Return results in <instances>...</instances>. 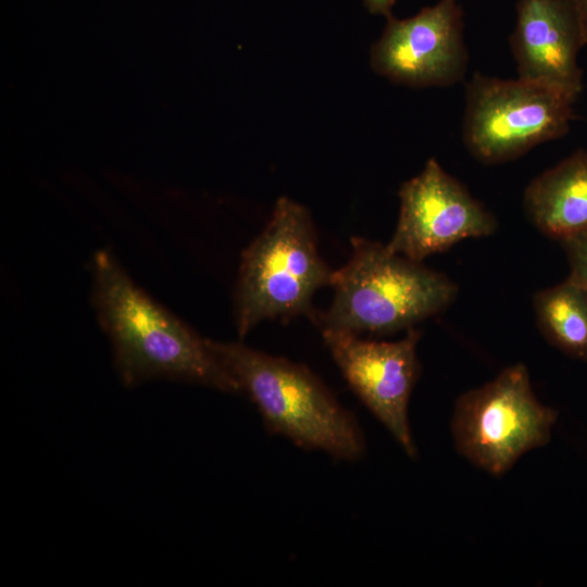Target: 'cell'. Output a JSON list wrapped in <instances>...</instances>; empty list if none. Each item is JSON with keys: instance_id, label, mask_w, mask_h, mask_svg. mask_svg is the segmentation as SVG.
<instances>
[{"instance_id": "1", "label": "cell", "mask_w": 587, "mask_h": 587, "mask_svg": "<svg viewBox=\"0 0 587 587\" xmlns=\"http://www.w3.org/2000/svg\"><path fill=\"white\" fill-rule=\"evenodd\" d=\"M91 298L124 385L170 379L240 391L207 338L141 290L108 251L93 257Z\"/></svg>"}, {"instance_id": "2", "label": "cell", "mask_w": 587, "mask_h": 587, "mask_svg": "<svg viewBox=\"0 0 587 587\" xmlns=\"http://www.w3.org/2000/svg\"><path fill=\"white\" fill-rule=\"evenodd\" d=\"M207 342L257 405L270 432L342 461L364 454L355 417L307 366L240 342Z\"/></svg>"}, {"instance_id": "3", "label": "cell", "mask_w": 587, "mask_h": 587, "mask_svg": "<svg viewBox=\"0 0 587 587\" xmlns=\"http://www.w3.org/2000/svg\"><path fill=\"white\" fill-rule=\"evenodd\" d=\"M351 246L348 262L334 271L330 307L311 317L320 329L390 334L414 327L454 300L457 285L423 262L362 237H353Z\"/></svg>"}, {"instance_id": "4", "label": "cell", "mask_w": 587, "mask_h": 587, "mask_svg": "<svg viewBox=\"0 0 587 587\" xmlns=\"http://www.w3.org/2000/svg\"><path fill=\"white\" fill-rule=\"evenodd\" d=\"M333 274L319 254L308 210L279 198L265 228L241 257L235 295L238 335L245 337L264 320L311 319L312 298L332 285Z\"/></svg>"}, {"instance_id": "5", "label": "cell", "mask_w": 587, "mask_h": 587, "mask_svg": "<svg viewBox=\"0 0 587 587\" xmlns=\"http://www.w3.org/2000/svg\"><path fill=\"white\" fill-rule=\"evenodd\" d=\"M557 419L558 412L536 398L527 367L517 363L459 397L451 433L461 455L500 476L550 441Z\"/></svg>"}, {"instance_id": "6", "label": "cell", "mask_w": 587, "mask_h": 587, "mask_svg": "<svg viewBox=\"0 0 587 587\" xmlns=\"http://www.w3.org/2000/svg\"><path fill=\"white\" fill-rule=\"evenodd\" d=\"M463 141L477 160L497 164L563 137L575 97L541 83L475 73L466 85Z\"/></svg>"}, {"instance_id": "7", "label": "cell", "mask_w": 587, "mask_h": 587, "mask_svg": "<svg viewBox=\"0 0 587 587\" xmlns=\"http://www.w3.org/2000/svg\"><path fill=\"white\" fill-rule=\"evenodd\" d=\"M463 10L459 0H439L408 18L387 17L371 49V66L392 83L446 87L467 67Z\"/></svg>"}, {"instance_id": "8", "label": "cell", "mask_w": 587, "mask_h": 587, "mask_svg": "<svg viewBox=\"0 0 587 587\" xmlns=\"http://www.w3.org/2000/svg\"><path fill=\"white\" fill-rule=\"evenodd\" d=\"M400 210L388 249L423 262L466 238L495 233L494 215L476 200L436 159L399 190Z\"/></svg>"}, {"instance_id": "9", "label": "cell", "mask_w": 587, "mask_h": 587, "mask_svg": "<svg viewBox=\"0 0 587 587\" xmlns=\"http://www.w3.org/2000/svg\"><path fill=\"white\" fill-rule=\"evenodd\" d=\"M320 330L348 385L403 451L414 457L408 409L420 376V332L412 327L397 341H375L344 330Z\"/></svg>"}, {"instance_id": "10", "label": "cell", "mask_w": 587, "mask_h": 587, "mask_svg": "<svg viewBox=\"0 0 587 587\" xmlns=\"http://www.w3.org/2000/svg\"><path fill=\"white\" fill-rule=\"evenodd\" d=\"M510 48L519 78L561 89H583L579 50L586 46L575 0H516Z\"/></svg>"}, {"instance_id": "11", "label": "cell", "mask_w": 587, "mask_h": 587, "mask_svg": "<svg viewBox=\"0 0 587 587\" xmlns=\"http://www.w3.org/2000/svg\"><path fill=\"white\" fill-rule=\"evenodd\" d=\"M524 208L533 224L558 241L587 230V152L578 150L534 178Z\"/></svg>"}, {"instance_id": "12", "label": "cell", "mask_w": 587, "mask_h": 587, "mask_svg": "<svg viewBox=\"0 0 587 587\" xmlns=\"http://www.w3.org/2000/svg\"><path fill=\"white\" fill-rule=\"evenodd\" d=\"M544 337L566 355L587 361V290L570 278L534 296Z\"/></svg>"}, {"instance_id": "13", "label": "cell", "mask_w": 587, "mask_h": 587, "mask_svg": "<svg viewBox=\"0 0 587 587\" xmlns=\"http://www.w3.org/2000/svg\"><path fill=\"white\" fill-rule=\"evenodd\" d=\"M570 265L567 278L587 290V230L560 241Z\"/></svg>"}, {"instance_id": "14", "label": "cell", "mask_w": 587, "mask_h": 587, "mask_svg": "<svg viewBox=\"0 0 587 587\" xmlns=\"http://www.w3.org/2000/svg\"><path fill=\"white\" fill-rule=\"evenodd\" d=\"M367 11L372 14L391 15V9L396 0H362Z\"/></svg>"}, {"instance_id": "15", "label": "cell", "mask_w": 587, "mask_h": 587, "mask_svg": "<svg viewBox=\"0 0 587 587\" xmlns=\"http://www.w3.org/2000/svg\"><path fill=\"white\" fill-rule=\"evenodd\" d=\"M575 2L579 15L584 40L587 45V0H575Z\"/></svg>"}]
</instances>
